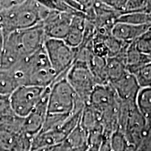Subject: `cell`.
Listing matches in <instances>:
<instances>
[{"label": "cell", "instance_id": "6da1fadb", "mask_svg": "<svg viewBox=\"0 0 151 151\" xmlns=\"http://www.w3.org/2000/svg\"><path fill=\"white\" fill-rule=\"evenodd\" d=\"M46 37L42 24L4 36L0 69H9L43 47Z\"/></svg>", "mask_w": 151, "mask_h": 151}, {"label": "cell", "instance_id": "7a4b0ae2", "mask_svg": "<svg viewBox=\"0 0 151 151\" xmlns=\"http://www.w3.org/2000/svg\"><path fill=\"white\" fill-rule=\"evenodd\" d=\"M9 69L13 71L20 86L46 88L51 86L58 78L43 47Z\"/></svg>", "mask_w": 151, "mask_h": 151}, {"label": "cell", "instance_id": "3957f363", "mask_svg": "<svg viewBox=\"0 0 151 151\" xmlns=\"http://www.w3.org/2000/svg\"><path fill=\"white\" fill-rule=\"evenodd\" d=\"M49 11L39 1H18L16 4L0 12V28L6 36L35 27L42 22Z\"/></svg>", "mask_w": 151, "mask_h": 151}, {"label": "cell", "instance_id": "277c9868", "mask_svg": "<svg viewBox=\"0 0 151 151\" xmlns=\"http://www.w3.org/2000/svg\"><path fill=\"white\" fill-rule=\"evenodd\" d=\"M67 72L58 76L50 86L48 113L71 115L83 111L86 106V104L79 99L66 79Z\"/></svg>", "mask_w": 151, "mask_h": 151}, {"label": "cell", "instance_id": "5b68a950", "mask_svg": "<svg viewBox=\"0 0 151 151\" xmlns=\"http://www.w3.org/2000/svg\"><path fill=\"white\" fill-rule=\"evenodd\" d=\"M43 48L58 77L67 72L73 65L76 49L71 48L64 40L46 38Z\"/></svg>", "mask_w": 151, "mask_h": 151}, {"label": "cell", "instance_id": "8992f818", "mask_svg": "<svg viewBox=\"0 0 151 151\" xmlns=\"http://www.w3.org/2000/svg\"><path fill=\"white\" fill-rule=\"evenodd\" d=\"M66 79L79 99L87 105L92 92L97 86L88 66L73 62L66 74Z\"/></svg>", "mask_w": 151, "mask_h": 151}, {"label": "cell", "instance_id": "52a82bcc", "mask_svg": "<svg viewBox=\"0 0 151 151\" xmlns=\"http://www.w3.org/2000/svg\"><path fill=\"white\" fill-rule=\"evenodd\" d=\"M46 88L22 86L15 90L10 95V101L17 116L22 118L27 117L39 102Z\"/></svg>", "mask_w": 151, "mask_h": 151}, {"label": "cell", "instance_id": "ba28073f", "mask_svg": "<svg viewBox=\"0 0 151 151\" xmlns=\"http://www.w3.org/2000/svg\"><path fill=\"white\" fill-rule=\"evenodd\" d=\"M75 14L49 11L46 18L41 22L46 37L64 40L67 37L71 20Z\"/></svg>", "mask_w": 151, "mask_h": 151}, {"label": "cell", "instance_id": "9c48e42d", "mask_svg": "<svg viewBox=\"0 0 151 151\" xmlns=\"http://www.w3.org/2000/svg\"><path fill=\"white\" fill-rule=\"evenodd\" d=\"M50 86L47 87L39 102L27 117L24 118L22 130L24 134L34 139L42 129L47 113L48 99Z\"/></svg>", "mask_w": 151, "mask_h": 151}, {"label": "cell", "instance_id": "30bf717a", "mask_svg": "<svg viewBox=\"0 0 151 151\" xmlns=\"http://www.w3.org/2000/svg\"><path fill=\"white\" fill-rule=\"evenodd\" d=\"M109 84L112 86L120 101L135 103L136 98L141 88L133 75L127 72L118 80Z\"/></svg>", "mask_w": 151, "mask_h": 151}, {"label": "cell", "instance_id": "8fae6325", "mask_svg": "<svg viewBox=\"0 0 151 151\" xmlns=\"http://www.w3.org/2000/svg\"><path fill=\"white\" fill-rule=\"evenodd\" d=\"M150 24L134 25L116 22L113 24L111 34L118 40L125 43H132L148 31Z\"/></svg>", "mask_w": 151, "mask_h": 151}, {"label": "cell", "instance_id": "7c38bea8", "mask_svg": "<svg viewBox=\"0 0 151 151\" xmlns=\"http://www.w3.org/2000/svg\"><path fill=\"white\" fill-rule=\"evenodd\" d=\"M87 20L82 14H76L71 20L67 37L64 41L72 48H78L81 46L85 33Z\"/></svg>", "mask_w": 151, "mask_h": 151}, {"label": "cell", "instance_id": "4fadbf2b", "mask_svg": "<svg viewBox=\"0 0 151 151\" xmlns=\"http://www.w3.org/2000/svg\"><path fill=\"white\" fill-rule=\"evenodd\" d=\"M67 137V134L60 128L39 132L36 137H34L32 143L31 150L60 144L65 141Z\"/></svg>", "mask_w": 151, "mask_h": 151}, {"label": "cell", "instance_id": "5bb4252c", "mask_svg": "<svg viewBox=\"0 0 151 151\" xmlns=\"http://www.w3.org/2000/svg\"><path fill=\"white\" fill-rule=\"evenodd\" d=\"M150 62L148 57L141 54L136 48L134 43H130L127 49L124 58V64L127 72L133 74L139 68Z\"/></svg>", "mask_w": 151, "mask_h": 151}, {"label": "cell", "instance_id": "9a60e30c", "mask_svg": "<svg viewBox=\"0 0 151 151\" xmlns=\"http://www.w3.org/2000/svg\"><path fill=\"white\" fill-rule=\"evenodd\" d=\"M79 126L88 134L95 129L103 128L99 116L88 104L86 105L81 113Z\"/></svg>", "mask_w": 151, "mask_h": 151}, {"label": "cell", "instance_id": "2e32d148", "mask_svg": "<svg viewBox=\"0 0 151 151\" xmlns=\"http://www.w3.org/2000/svg\"><path fill=\"white\" fill-rule=\"evenodd\" d=\"M64 143L76 151H86L89 148L88 133L79 126V124L69 134Z\"/></svg>", "mask_w": 151, "mask_h": 151}, {"label": "cell", "instance_id": "e0dca14e", "mask_svg": "<svg viewBox=\"0 0 151 151\" xmlns=\"http://www.w3.org/2000/svg\"><path fill=\"white\" fill-rule=\"evenodd\" d=\"M106 59L107 58L93 55L88 65L97 86H105L109 84L106 70Z\"/></svg>", "mask_w": 151, "mask_h": 151}, {"label": "cell", "instance_id": "ac0fdd59", "mask_svg": "<svg viewBox=\"0 0 151 151\" xmlns=\"http://www.w3.org/2000/svg\"><path fill=\"white\" fill-rule=\"evenodd\" d=\"M135 104L138 111L150 126L151 122V88H142L139 90L136 98Z\"/></svg>", "mask_w": 151, "mask_h": 151}, {"label": "cell", "instance_id": "d6986e66", "mask_svg": "<svg viewBox=\"0 0 151 151\" xmlns=\"http://www.w3.org/2000/svg\"><path fill=\"white\" fill-rule=\"evenodd\" d=\"M106 70L109 83L118 80L127 73L124 62L116 57L107 58Z\"/></svg>", "mask_w": 151, "mask_h": 151}, {"label": "cell", "instance_id": "ffe728a7", "mask_svg": "<svg viewBox=\"0 0 151 151\" xmlns=\"http://www.w3.org/2000/svg\"><path fill=\"white\" fill-rule=\"evenodd\" d=\"M20 87L11 69H0V95H9Z\"/></svg>", "mask_w": 151, "mask_h": 151}, {"label": "cell", "instance_id": "44dd1931", "mask_svg": "<svg viewBox=\"0 0 151 151\" xmlns=\"http://www.w3.org/2000/svg\"><path fill=\"white\" fill-rule=\"evenodd\" d=\"M116 22L134 25H144L151 24V18L146 11H139L120 15Z\"/></svg>", "mask_w": 151, "mask_h": 151}, {"label": "cell", "instance_id": "7402d4cb", "mask_svg": "<svg viewBox=\"0 0 151 151\" xmlns=\"http://www.w3.org/2000/svg\"><path fill=\"white\" fill-rule=\"evenodd\" d=\"M17 116L13 110L10 96L0 95V125L11 121Z\"/></svg>", "mask_w": 151, "mask_h": 151}, {"label": "cell", "instance_id": "603a6c76", "mask_svg": "<svg viewBox=\"0 0 151 151\" xmlns=\"http://www.w3.org/2000/svg\"><path fill=\"white\" fill-rule=\"evenodd\" d=\"M109 141L113 151L135 150L129 146L125 136L120 130L113 132L109 137Z\"/></svg>", "mask_w": 151, "mask_h": 151}, {"label": "cell", "instance_id": "cb8c5ba5", "mask_svg": "<svg viewBox=\"0 0 151 151\" xmlns=\"http://www.w3.org/2000/svg\"><path fill=\"white\" fill-rule=\"evenodd\" d=\"M132 75L141 88H151V62L139 68Z\"/></svg>", "mask_w": 151, "mask_h": 151}, {"label": "cell", "instance_id": "d4e9b609", "mask_svg": "<svg viewBox=\"0 0 151 151\" xmlns=\"http://www.w3.org/2000/svg\"><path fill=\"white\" fill-rule=\"evenodd\" d=\"M39 2L50 11L71 13V14H79V13L76 12L73 9H71L65 1L52 0V1H39Z\"/></svg>", "mask_w": 151, "mask_h": 151}, {"label": "cell", "instance_id": "484cf974", "mask_svg": "<svg viewBox=\"0 0 151 151\" xmlns=\"http://www.w3.org/2000/svg\"><path fill=\"white\" fill-rule=\"evenodd\" d=\"M98 151H113L111 148L110 141H109V138H105L104 139L103 142L100 145Z\"/></svg>", "mask_w": 151, "mask_h": 151}, {"label": "cell", "instance_id": "4316f807", "mask_svg": "<svg viewBox=\"0 0 151 151\" xmlns=\"http://www.w3.org/2000/svg\"><path fill=\"white\" fill-rule=\"evenodd\" d=\"M4 35L0 28V60H1V52H2V48L4 46Z\"/></svg>", "mask_w": 151, "mask_h": 151}, {"label": "cell", "instance_id": "83f0119b", "mask_svg": "<svg viewBox=\"0 0 151 151\" xmlns=\"http://www.w3.org/2000/svg\"><path fill=\"white\" fill-rule=\"evenodd\" d=\"M86 151H98V149L94 148H90V147H89Z\"/></svg>", "mask_w": 151, "mask_h": 151}, {"label": "cell", "instance_id": "f1b7e54d", "mask_svg": "<svg viewBox=\"0 0 151 151\" xmlns=\"http://www.w3.org/2000/svg\"><path fill=\"white\" fill-rule=\"evenodd\" d=\"M147 57H148V59H149V60H150V61L151 62V52H150V53L147 56Z\"/></svg>", "mask_w": 151, "mask_h": 151}]
</instances>
